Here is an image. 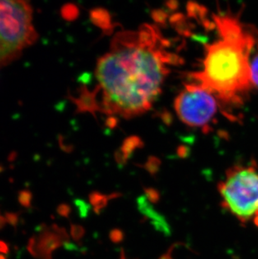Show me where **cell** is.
Instances as JSON below:
<instances>
[{
    "label": "cell",
    "instance_id": "cell-1",
    "mask_svg": "<svg viewBox=\"0 0 258 259\" xmlns=\"http://www.w3.org/2000/svg\"><path fill=\"white\" fill-rule=\"evenodd\" d=\"M181 60L157 25L117 32L97 63L96 86L83 108L129 119L146 113L160 95L171 68Z\"/></svg>",
    "mask_w": 258,
    "mask_h": 259
},
{
    "label": "cell",
    "instance_id": "cell-2",
    "mask_svg": "<svg viewBox=\"0 0 258 259\" xmlns=\"http://www.w3.org/2000/svg\"><path fill=\"white\" fill-rule=\"evenodd\" d=\"M218 39L207 45L202 67L190 74L191 83L212 93L218 101L238 105L252 88L251 57L257 30L245 27L236 15H214Z\"/></svg>",
    "mask_w": 258,
    "mask_h": 259
},
{
    "label": "cell",
    "instance_id": "cell-3",
    "mask_svg": "<svg viewBox=\"0 0 258 259\" xmlns=\"http://www.w3.org/2000/svg\"><path fill=\"white\" fill-rule=\"evenodd\" d=\"M33 14L26 1H0V66L16 61L36 41Z\"/></svg>",
    "mask_w": 258,
    "mask_h": 259
},
{
    "label": "cell",
    "instance_id": "cell-4",
    "mask_svg": "<svg viewBox=\"0 0 258 259\" xmlns=\"http://www.w3.org/2000/svg\"><path fill=\"white\" fill-rule=\"evenodd\" d=\"M222 207L242 225L258 228V170L251 165H235L218 185Z\"/></svg>",
    "mask_w": 258,
    "mask_h": 259
},
{
    "label": "cell",
    "instance_id": "cell-5",
    "mask_svg": "<svg viewBox=\"0 0 258 259\" xmlns=\"http://www.w3.org/2000/svg\"><path fill=\"white\" fill-rule=\"evenodd\" d=\"M179 118L192 127H209L218 110V99L212 93L196 84H185L175 101Z\"/></svg>",
    "mask_w": 258,
    "mask_h": 259
},
{
    "label": "cell",
    "instance_id": "cell-6",
    "mask_svg": "<svg viewBox=\"0 0 258 259\" xmlns=\"http://www.w3.org/2000/svg\"><path fill=\"white\" fill-rule=\"evenodd\" d=\"M52 230L44 231L38 238L29 239L28 250L34 257L39 259H52V252L61 245L68 242L69 237L64 228L54 224Z\"/></svg>",
    "mask_w": 258,
    "mask_h": 259
},
{
    "label": "cell",
    "instance_id": "cell-7",
    "mask_svg": "<svg viewBox=\"0 0 258 259\" xmlns=\"http://www.w3.org/2000/svg\"><path fill=\"white\" fill-rule=\"evenodd\" d=\"M139 209L144 215H146L149 218L153 219V223L155 226L156 228H158V230L162 232H166L167 234L169 233V229H168V225L166 223L165 221L163 219V217L158 215L155 210L152 207H149V205L147 204L145 200L139 201Z\"/></svg>",
    "mask_w": 258,
    "mask_h": 259
},
{
    "label": "cell",
    "instance_id": "cell-8",
    "mask_svg": "<svg viewBox=\"0 0 258 259\" xmlns=\"http://www.w3.org/2000/svg\"><path fill=\"white\" fill-rule=\"evenodd\" d=\"M251 57V80L252 88L258 89V34H256V45Z\"/></svg>",
    "mask_w": 258,
    "mask_h": 259
},
{
    "label": "cell",
    "instance_id": "cell-9",
    "mask_svg": "<svg viewBox=\"0 0 258 259\" xmlns=\"http://www.w3.org/2000/svg\"><path fill=\"white\" fill-rule=\"evenodd\" d=\"M18 200H19L20 205H23L24 207H30L32 201V194L28 191H20Z\"/></svg>",
    "mask_w": 258,
    "mask_h": 259
},
{
    "label": "cell",
    "instance_id": "cell-10",
    "mask_svg": "<svg viewBox=\"0 0 258 259\" xmlns=\"http://www.w3.org/2000/svg\"><path fill=\"white\" fill-rule=\"evenodd\" d=\"M84 234H85V229L81 226L74 225V224L71 226V237L75 241L80 240L84 236Z\"/></svg>",
    "mask_w": 258,
    "mask_h": 259
},
{
    "label": "cell",
    "instance_id": "cell-11",
    "mask_svg": "<svg viewBox=\"0 0 258 259\" xmlns=\"http://www.w3.org/2000/svg\"><path fill=\"white\" fill-rule=\"evenodd\" d=\"M71 206L67 205L66 203H62L61 205H59L56 208V211L58 213L59 215L63 218H68L71 213Z\"/></svg>",
    "mask_w": 258,
    "mask_h": 259
},
{
    "label": "cell",
    "instance_id": "cell-12",
    "mask_svg": "<svg viewBox=\"0 0 258 259\" xmlns=\"http://www.w3.org/2000/svg\"><path fill=\"white\" fill-rule=\"evenodd\" d=\"M6 222L13 227H16L19 223V215L15 212H6L5 215Z\"/></svg>",
    "mask_w": 258,
    "mask_h": 259
},
{
    "label": "cell",
    "instance_id": "cell-13",
    "mask_svg": "<svg viewBox=\"0 0 258 259\" xmlns=\"http://www.w3.org/2000/svg\"><path fill=\"white\" fill-rule=\"evenodd\" d=\"M10 252V247L6 242L0 240V254H8Z\"/></svg>",
    "mask_w": 258,
    "mask_h": 259
},
{
    "label": "cell",
    "instance_id": "cell-14",
    "mask_svg": "<svg viewBox=\"0 0 258 259\" xmlns=\"http://www.w3.org/2000/svg\"><path fill=\"white\" fill-rule=\"evenodd\" d=\"M6 219H5V217H3L1 215V213H0V230H2L3 228H5V225H6Z\"/></svg>",
    "mask_w": 258,
    "mask_h": 259
},
{
    "label": "cell",
    "instance_id": "cell-15",
    "mask_svg": "<svg viewBox=\"0 0 258 259\" xmlns=\"http://www.w3.org/2000/svg\"><path fill=\"white\" fill-rule=\"evenodd\" d=\"M0 259H7L3 254H0Z\"/></svg>",
    "mask_w": 258,
    "mask_h": 259
}]
</instances>
